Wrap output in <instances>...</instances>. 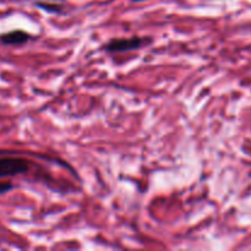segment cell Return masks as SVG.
Segmentation results:
<instances>
[{
	"instance_id": "1",
	"label": "cell",
	"mask_w": 251,
	"mask_h": 251,
	"mask_svg": "<svg viewBox=\"0 0 251 251\" xmlns=\"http://www.w3.org/2000/svg\"><path fill=\"white\" fill-rule=\"evenodd\" d=\"M33 163L19 154H5L0 156V179L25 174L32 168Z\"/></svg>"
},
{
	"instance_id": "2",
	"label": "cell",
	"mask_w": 251,
	"mask_h": 251,
	"mask_svg": "<svg viewBox=\"0 0 251 251\" xmlns=\"http://www.w3.org/2000/svg\"><path fill=\"white\" fill-rule=\"evenodd\" d=\"M145 43L141 37H129V38H113L103 46V50L107 53H125L140 49Z\"/></svg>"
},
{
	"instance_id": "3",
	"label": "cell",
	"mask_w": 251,
	"mask_h": 251,
	"mask_svg": "<svg viewBox=\"0 0 251 251\" xmlns=\"http://www.w3.org/2000/svg\"><path fill=\"white\" fill-rule=\"evenodd\" d=\"M32 36L22 29H14V31L5 32L0 34V42L4 46H22L31 41Z\"/></svg>"
},
{
	"instance_id": "4",
	"label": "cell",
	"mask_w": 251,
	"mask_h": 251,
	"mask_svg": "<svg viewBox=\"0 0 251 251\" xmlns=\"http://www.w3.org/2000/svg\"><path fill=\"white\" fill-rule=\"evenodd\" d=\"M36 6L39 7V9L44 10L47 12H50V14H58V12L63 11V7L60 5L56 4H48V2H36Z\"/></svg>"
},
{
	"instance_id": "5",
	"label": "cell",
	"mask_w": 251,
	"mask_h": 251,
	"mask_svg": "<svg viewBox=\"0 0 251 251\" xmlns=\"http://www.w3.org/2000/svg\"><path fill=\"white\" fill-rule=\"evenodd\" d=\"M14 189V185L10 181H0V195H4V194L9 193Z\"/></svg>"
},
{
	"instance_id": "6",
	"label": "cell",
	"mask_w": 251,
	"mask_h": 251,
	"mask_svg": "<svg viewBox=\"0 0 251 251\" xmlns=\"http://www.w3.org/2000/svg\"><path fill=\"white\" fill-rule=\"evenodd\" d=\"M5 154H20V153H16V152H9V151H2V150H0V156H5Z\"/></svg>"
},
{
	"instance_id": "7",
	"label": "cell",
	"mask_w": 251,
	"mask_h": 251,
	"mask_svg": "<svg viewBox=\"0 0 251 251\" xmlns=\"http://www.w3.org/2000/svg\"><path fill=\"white\" fill-rule=\"evenodd\" d=\"M132 2H142V1H147V0H131Z\"/></svg>"
},
{
	"instance_id": "8",
	"label": "cell",
	"mask_w": 251,
	"mask_h": 251,
	"mask_svg": "<svg viewBox=\"0 0 251 251\" xmlns=\"http://www.w3.org/2000/svg\"><path fill=\"white\" fill-rule=\"evenodd\" d=\"M53 1H56V0H53Z\"/></svg>"
}]
</instances>
